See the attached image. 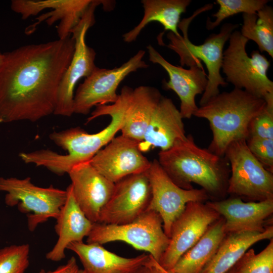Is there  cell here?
Wrapping results in <instances>:
<instances>
[{"instance_id":"obj_1","label":"cell","mask_w":273,"mask_h":273,"mask_svg":"<svg viewBox=\"0 0 273 273\" xmlns=\"http://www.w3.org/2000/svg\"><path fill=\"white\" fill-rule=\"evenodd\" d=\"M75 48L72 36L4 54L0 123L37 121L54 114L62 78Z\"/></svg>"},{"instance_id":"obj_2","label":"cell","mask_w":273,"mask_h":273,"mask_svg":"<svg viewBox=\"0 0 273 273\" xmlns=\"http://www.w3.org/2000/svg\"><path fill=\"white\" fill-rule=\"evenodd\" d=\"M105 115L110 116V123L95 133H88L79 127L51 133L49 135L50 140L66 151V154L62 155L50 150L41 149L22 152L19 154V157L25 163L43 166L57 175L68 173L75 165L89 162L120 131L123 123L124 106L119 94L115 103L97 106L87 118V122Z\"/></svg>"},{"instance_id":"obj_3","label":"cell","mask_w":273,"mask_h":273,"mask_svg":"<svg viewBox=\"0 0 273 273\" xmlns=\"http://www.w3.org/2000/svg\"><path fill=\"white\" fill-rule=\"evenodd\" d=\"M157 160L170 179L182 189H192L195 183L214 201L222 200L228 194V161L224 156L197 146L191 134L169 149L160 151Z\"/></svg>"},{"instance_id":"obj_4","label":"cell","mask_w":273,"mask_h":273,"mask_svg":"<svg viewBox=\"0 0 273 273\" xmlns=\"http://www.w3.org/2000/svg\"><path fill=\"white\" fill-rule=\"evenodd\" d=\"M265 104L263 98L234 88L210 98L193 116L208 121L213 136L208 149L223 156L231 143L248 138L251 121Z\"/></svg>"},{"instance_id":"obj_5","label":"cell","mask_w":273,"mask_h":273,"mask_svg":"<svg viewBox=\"0 0 273 273\" xmlns=\"http://www.w3.org/2000/svg\"><path fill=\"white\" fill-rule=\"evenodd\" d=\"M212 7V4H207L196 10L190 17L180 21L178 28L181 30L183 35L177 36L170 32L167 35L169 40L167 47L179 56L182 66L186 65L190 67L197 65L203 67L201 61L206 66L208 83L200 100V106L204 105L210 98L218 94L220 85L224 86L228 84L220 74L223 49L232 32L239 27L237 24L224 23L219 33L210 35L202 44L196 45L193 43L188 36V27L191 22L199 14L211 9Z\"/></svg>"},{"instance_id":"obj_6","label":"cell","mask_w":273,"mask_h":273,"mask_svg":"<svg viewBox=\"0 0 273 273\" xmlns=\"http://www.w3.org/2000/svg\"><path fill=\"white\" fill-rule=\"evenodd\" d=\"M223 53L221 69L226 80L235 88L243 89L265 99L273 95V82L267 76L270 62L258 51L249 57L246 51L249 41L240 31L234 30Z\"/></svg>"},{"instance_id":"obj_7","label":"cell","mask_w":273,"mask_h":273,"mask_svg":"<svg viewBox=\"0 0 273 273\" xmlns=\"http://www.w3.org/2000/svg\"><path fill=\"white\" fill-rule=\"evenodd\" d=\"M86 238L87 243L100 245L124 242L135 249L148 252L158 262L169 242L164 231L161 216L152 210H146L133 221L125 224L93 223Z\"/></svg>"},{"instance_id":"obj_8","label":"cell","mask_w":273,"mask_h":273,"mask_svg":"<svg viewBox=\"0 0 273 273\" xmlns=\"http://www.w3.org/2000/svg\"><path fill=\"white\" fill-rule=\"evenodd\" d=\"M0 191L6 193L5 202L8 206H17L26 215L30 232L50 218L56 219L67 198L66 190L52 185L48 188L37 186L30 177H0Z\"/></svg>"},{"instance_id":"obj_9","label":"cell","mask_w":273,"mask_h":273,"mask_svg":"<svg viewBox=\"0 0 273 273\" xmlns=\"http://www.w3.org/2000/svg\"><path fill=\"white\" fill-rule=\"evenodd\" d=\"M224 156L230 167L228 194L250 202L273 199V173L254 157L246 140L231 143Z\"/></svg>"},{"instance_id":"obj_10","label":"cell","mask_w":273,"mask_h":273,"mask_svg":"<svg viewBox=\"0 0 273 273\" xmlns=\"http://www.w3.org/2000/svg\"><path fill=\"white\" fill-rule=\"evenodd\" d=\"M103 4L104 1L93 0L79 22L71 31L75 41L74 52L60 84L55 115L70 117L74 113L75 86L80 79L88 77L97 68L96 52L86 44L85 35L95 22L96 7Z\"/></svg>"},{"instance_id":"obj_11","label":"cell","mask_w":273,"mask_h":273,"mask_svg":"<svg viewBox=\"0 0 273 273\" xmlns=\"http://www.w3.org/2000/svg\"><path fill=\"white\" fill-rule=\"evenodd\" d=\"M146 52L139 50L127 62L113 69L98 67L80 83L74 95V113L86 115L94 106L115 103L117 88L130 73L148 65L143 60Z\"/></svg>"},{"instance_id":"obj_12","label":"cell","mask_w":273,"mask_h":273,"mask_svg":"<svg viewBox=\"0 0 273 273\" xmlns=\"http://www.w3.org/2000/svg\"><path fill=\"white\" fill-rule=\"evenodd\" d=\"M151 197L147 210L158 213L163 221L165 234L169 238L172 225L190 202H204L209 199L202 189L185 190L177 186L154 159L147 171Z\"/></svg>"},{"instance_id":"obj_13","label":"cell","mask_w":273,"mask_h":273,"mask_svg":"<svg viewBox=\"0 0 273 273\" xmlns=\"http://www.w3.org/2000/svg\"><path fill=\"white\" fill-rule=\"evenodd\" d=\"M220 217L219 214L206 203H188L184 211L173 223L168 245L157 262L162 268L169 270Z\"/></svg>"},{"instance_id":"obj_14","label":"cell","mask_w":273,"mask_h":273,"mask_svg":"<svg viewBox=\"0 0 273 273\" xmlns=\"http://www.w3.org/2000/svg\"><path fill=\"white\" fill-rule=\"evenodd\" d=\"M114 184L113 193L100 214L98 223H127L147 210L151 190L147 171L128 175Z\"/></svg>"},{"instance_id":"obj_15","label":"cell","mask_w":273,"mask_h":273,"mask_svg":"<svg viewBox=\"0 0 273 273\" xmlns=\"http://www.w3.org/2000/svg\"><path fill=\"white\" fill-rule=\"evenodd\" d=\"M139 144L122 135L114 137L89 162L114 183L128 175L146 172L151 161L143 155Z\"/></svg>"},{"instance_id":"obj_16","label":"cell","mask_w":273,"mask_h":273,"mask_svg":"<svg viewBox=\"0 0 273 273\" xmlns=\"http://www.w3.org/2000/svg\"><path fill=\"white\" fill-rule=\"evenodd\" d=\"M93 0H13L12 10L19 14L23 19L36 15L42 10L51 9L40 15L37 21L29 26L27 33L33 32L42 21L49 25L60 20L57 27L59 39L71 35V30L78 24Z\"/></svg>"},{"instance_id":"obj_17","label":"cell","mask_w":273,"mask_h":273,"mask_svg":"<svg viewBox=\"0 0 273 273\" xmlns=\"http://www.w3.org/2000/svg\"><path fill=\"white\" fill-rule=\"evenodd\" d=\"M68 174L78 205L92 222H98L115 184L99 172L89 161L75 165Z\"/></svg>"},{"instance_id":"obj_18","label":"cell","mask_w":273,"mask_h":273,"mask_svg":"<svg viewBox=\"0 0 273 273\" xmlns=\"http://www.w3.org/2000/svg\"><path fill=\"white\" fill-rule=\"evenodd\" d=\"M147 49L150 61L160 65L167 72L169 80L164 82V87L174 91L179 97V110L183 118H191L198 108L196 96L203 94L207 85V74L203 67L194 65L185 69L168 62L151 45Z\"/></svg>"},{"instance_id":"obj_19","label":"cell","mask_w":273,"mask_h":273,"mask_svg":"<svg viewBox=\"0 0 273 273\" xmlns=\"http://www.w3.org/2000/svg\"><path fill=\"white\" fill-rule=\"evenodd\" d=\"M206 204L224 218L226 234L263 232L271 225L268 221H271L273 213V199L245 202L240 198L232 197Z\"/></svg>"},{"instance_id":"obj_20","label":"cell","mask_w":273,"mask_h":273,"mask_svg":"<svg viewBox=\"0 0 273 273\" xmlns=\"http://www.w3.org/2000/svg\"><path fill=\"white\" fill-rule=\"evenodd\" d=\"M119 95L124 106L121 135L140 143L162 95L156 87L125 85Z\"/></svg>"},{"instance_id":"obj_21","label":"cell","mask_w":273,"mask_h":273,"mask_svg":"<svg viewBox=\"0 0 273 273\" xmlns=\"http://www.w3.org/2000/svg\"><path fill=\"white\" fill-rule=\"evenodd\" d=\"M183 118L179 110L170 98L161 97L139 143L141 151L147 152L159 148L161 151L170 148L177 141L186 138Z\"/></svg>"},{"instance_id":"obj_22","label":"cell","mask_w":273,"mask_h":273,"mask_svg":"<svg viewBox=\"0 0 273 273\" xmlns=\"http://www.w3.org/2000/svg\"><path fill=\"white\" fill-rule=\"evenodd\" d=\"M66 200L57 217L55 230L58 236L53 248L46 254V258L59 261L65 258V251L73 242H83L92 228V222L76 203L71 185L66 189Z\"/></svg>"},{"instance_id":"obj_23","label":"cell","mask_w":273,"mask_h":273,"mask_svg":"<svg viewBox=\"0 0 273 273\" xmlns=\"http://www.w3.org/2000/svg\"><path fill=\"white\" fill-rule=\"evenodd\" d=\"M67 249L78 256L84 273H134L150 259L149 254H145L134 257H122L97 243L73 242Z\"/></svg>"},{"instance_id":"obj_24","label":"cell","mask_w":273,"mask_h":273,"mask_svg":"<svg viewBox=\"0 0 273 273\" xmlns=\"http://www.w3.org/2000/svg\"><path fill=\"white\" fill-rule=\"evenodd\" d=\"M272 238V225L263 232L245 231L226 234L212 258L200 273H226L251 246L260 241Z\"/></svg>"},{"instance_id":"obj_25","label":"cell","mask_w":273,"mask_h":273,"mask_svg":"<svg viewBox=\"0 0 273 273\" xmlns=\"http://www.w3.org/2000/svg\"><path fill=\"white\" fill-rule=\"evenodd\" d=\"M144 15L140 23L129 31L123 34L125 42L134 41L142 30L150 23L157 22L177 36L181 15L185 13L191 3V0H142Z\"/></svg>"},{"instance_id":"obj_26","label":"cell","mask_w":273,"mask_h":273,"mask_svg":"<svg viewBox=\"0 0 273 273\" xmlns=\"http://www.w3.org/2000/svg\"><path fill=\"white\" fill-rule=\"evenodd\" d=\"M226 234L224 219L220 216L167 271L169 273H200L213 257Z\"/></svg>"},{"instance_id":"obj_27","label":"cell","mask_w":273,"mask_h":273,"mask_svg":"<svg viewBox=\"0 0 273 273\" xmlns=\"http://www.w3.org/2000/svg\"><path fill=\"white\" fill-rule=\"evenodd\" d=\"M240 31L243 36L257 44L261 52L273 58V9L265 5L255 14L243 13Z\"/></svg>"},{"instance_id":"obj_28","label":"cell","mask_w":273,"mask_h":273,"mask_svg":"<svg viewBox=\"0 0 273 273\" xmlns=\"http://www.w3.org/2000/svg\"><path fill=\"white\" fill-rule=\"evenodd\" d=\"M268 0H216L219 9L212 16L214 21L208 18L206 28L211 30L217 27L224 19L234 15L242 13L255 14L267 5Z\"/></svg>"},{"instance_id":"obj_29","label":"cell","mask_w":273,"mask_h":273,"mask_svg":"<svg viewBox=\"0 0 273 273\" xmlns=\"http://www.w3.org/2000/svg\"><path fill=\"white\" fill-rule=\"evenodd\" d=\"M260 253L249 249L234 266L236 273H273V239Z\"/></svg>"},{"instance_id":"obj_30","label":"cell","mask_w":273,"mask_h":273,"mask_svg":"<svg viewBox=\"0 0 273 273\" xmlns=\"http://www.w3.org/2000/svg\"><path fill=\"white\" fill-rule=\"evenodd\" d=\"M30 246L13 245L0 249V273H24L29 264Z\"/></svg>"},{"instance_id":"obj_31","label":"cell","mask_w":273,"mask_h":273,"mask_svg":"<svg viewBox=\"0 0 273 273\" xmlns=\"http://www.w3.org/2000/svg\"><path fill=\"white\" fill-rule=\"evenodd\" d=\"M264 100V107L250 123L248 138L273 139V95Z\"/></svg>"},{"instance_id":"obj_32","label":"cell","mask_w":273,"mask_h":273,"mask_svg":"<svg viewBox=\"0 0 273 273\" xmlns=\"http://www.w3.org/2000/svg\"><path fill=\"white\" fill-rule=\"evenodd\" d=\"M246 142L254 157L265 169L273 173V139L251 137Z\"/></svg>"},{"instance_id":"obj_33","label":"cell","mask_w":273,"mask_h":273,"mask_svg":"<svg viewBox=\"0 0 273 273\" xmlns=\"http://www.w3.org/2000/svg\"><path fill=\"white\" fill-rule=\"evenodd\" d=\"M38 273H84L83 269L79 267L76 260L72 256L65 264L58 266L53 270L46 271L41 269Z\"/></svg>"},{"instance_id":"obj_34","label":"cell","mask_w":273,"mask_h":273,"mask_svg":"<svg viewBox=\"0 0 273 273\" xmlns=\"http://www.w3.org/2000/svg\"><path fill=\"white\" fill-rule=\"evenodd\" d=\"M134 273H169L150 255L149 260L139 268Z\"/></svg>"},{"instance_id":"obj_35","label":"cell","mask_w":273,"mask_h":273,"mask_svg":"<svg viewBox=\"0 0 273 273\" xmlns=\"http://www.w3.org/2000/svg\"><path fill=\"white\" fill-rule=\"evenodd\" d=\"M3 59H4V54H2L0 52V67L3 63Z\"/></svg>"},{"instance_id":"obj_36","label":"cell","mask_w":273,"mask_h":273,"mask_svg":"<svg viewBox=\"0 0 273 273\" xmlns=\"http://www.w3.org/2000/svg\"><path fill=\"white\" fill-rule=\"evenodd\" d=\"M226 273H236L234 267H233L232 269H231L230 270H229Z\"/></svg>"}]
</instances>
